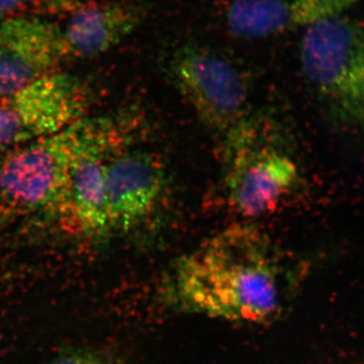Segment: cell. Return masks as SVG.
Masks as SVG:
<instances>
[{"label": "cell", "mask_w": 364, "mask_h": 364, "mask_svg": "<svg viewBox=\"0 0 364 364\" xmlns=\"http://www.w3.org/2000/svg\"><path fill=\"white\" fill-rule=\"evenodd\" d=\"M170 299L186 312L261 323L282 308V282L267 245L251 228H229L182 258Z\"/></svg>", "instance_id": "1"}, {"label": "cell", "mask_w": 364, "mask_h": 364, "mask_svg": "<svg viewBox=\"0 0 364 364\" xmlns=\"http://www.w3.org/2000/svg\"><path fill=\"white\" fill-rule=\"evenodd\" d=\"M116 117L87 116L0 159V223L58 213L76 166L97 153L128 148L133 127Z\"/></svg>", "instance_id": "2"}, {"label": "cell", "mask_w": 364, "mask_h": 364, "mask_svg": "<svg viewBox=\"0 0 364 364\" xmlns=\"http://www.w3.org/2000/svg\"><path fill=\"white\" fill-rule=\"evenodd\" d=\"M299 58L332 126L364 136V26L345 14L310 26Z\"/></svg>", "instance_id": "3"}, {"label": "cell", "mask_w": 364, "mask_h": 364, "mask_svg": "<svg viewBox=\"0 0 364 364\" xmlns=\"http://www.w3.org/2000/svg\"><path fill=\"white\" fill-rule=\"evenodd\" d=\"M166 70L208 128L228 139L248 123V82L243 72L220 53L198 43H182L170 51Z\"/></svg>", "instance_id": "4"}, {"label": "cell", "mask_w": 364, "mask_h": 364, "mask_svg": "<svg viewBox=\"0 0 364 364\" xmlns=\"http://www.w3.org/2000/svg\"><path fill=\"white\" fill-rule=\"evenodd\" d=\"M90 90L65 72L46 74L0 97V150H11L53 135L87 116Z\"/></svg>", "instance_id": "5"}, {"label": "cell", "mask_w": 364, "mask_h": 364, "mask_svg": "<svg viewBox=\"0 0 364 364\" xmlns=\"http://www.w3.org/2000/svg\"><path fill=\"white\" fill-rule=\"evenodd\" d=\"M226 142L225 182L230 205L246 218H258L275 210L298 184L296 162L277 148L260 145L251 123Z\"/></svg>", "instance_id": "6"}, {"label": "cell", "mask_w": 364, "mask_h": 364, "mask_svg": "<svg viewBox=\"0 0 364 364\" xmlns=\"http://www.w3.org/2000/svg\"><path fill=\"white\" fill-rule=\"evenodd\" d=\"M66 60L59 26L33 16L0 18V97L58 70Z\"/></svg>", "instance_id": "7"}, {"label": "cell", "mask_w": 364, "mask_h": 364, "mask_svg": "<svg viewBox=\"0 0 364 364\" xmlns=\"http://www.w3.org/2000/svg\"><path fill=\"white\" fill-rule=\"evenodd\" d=\"M109 233L130 231L158 207L166 176L152 153L130 148L114 153L107 162Z\"/></svg>", "instance_id": "8"}, {"label": "cell", "mask_w": 364, "mask_h": 364, "mask_svg": "<svg viewBox=\"0 0 364 364\" xmlns=\"http://www.w3.org/2000/svg\"><path fill=\"white\" fill-rule=\"evenodd\" d=\"M361 0H232L225 9L230 35L239 40L270 39L303 32L345 16Z\"/></svg>", "instance_id": "9"}, {"label": "cell", "mask_w": 364, "mask_h": 364, "mask_svg": "<svg viewBox=\"0 0 364 364\" xmlns=\"http://www.w3.org/2000/svg\"><path fill=\"white\" fill-rule=\"evenodd\" d=\"M148 7L134 0L97 2L72 14L62 28L68 59L92 58L111 51L136 32Z\"/></svg>", "instance_id": "10"}, {"label": "cell", "mask_w": 364, "mask_h": 364, "mask_svg": "<svg viewBox=\"0 0 364 364\" xmlns=\"http://www.w3.org/2000/svg\"><path fill=\"white\" fill-rule=\"evenodd\" d=\"M117 152L91 155L74 169L57 214L76 233L86 237L109 234L105 176L107 159Z\"/></svg>", "instance_id": "11"}, {"label": "cell", "mask_w": 364, "mask_h": 364, "mask_svg": "<svg viewBox=\"0 0 364 364\" xmlns=\"http://www.w3.org/2000/svg\"><path fill=\"white\" fill-rule=\"evenodd\" d=\"M47 364H119L112 356L97 350H78L65 354Z\"/></svg>", "instance_id": "12"}, {"label": "cell", "mask_w": 364, "mask_h": 364, "mask_svg": "<svg viewBox=\"0 0 364 364\" xmlns=\"http://www.w3.org/2000/svg\"><path fill=\"white\" fill-rule=\"evenodd\" d=\"M45 0H0V16L16 13L26 7L35 6Z\"/></svg>", "instance_id": "13"}]
</instances>
